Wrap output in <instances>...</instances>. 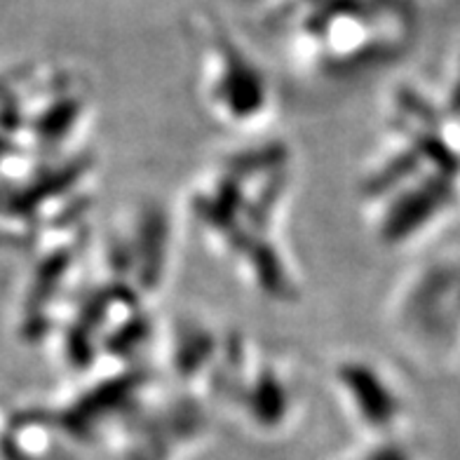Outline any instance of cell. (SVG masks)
I'll use <instances>...</instances> for the list:
<instances>
[{
	"instance_id": "277c9868",
	"label": "cell",
	"mask_w": 460,
	"mask_h": 460,
	"mask_svg": "<svg viewBox=\"0 0 460 460\" xmlns=\"http://www.w3.org/2000/svg\"><path fill=\"white\" fill-rule=\"evenodd\" d=\"M207 397L228 406L256 432H282L303 406L294 364L240 333L228 336Z\"/></svg>"
},
{
	"instance_id": "6da1fadb",
	"label": "cell",
	"mask_w": 460,
	"mask_h": 460,
	"mask_svg": "<svg viewBox=\"0 0 460 460\" xmlns=\"http://www.w3.org/2000/svg\"><path fill=\"white\" fill-rule=\"evenodd\" d=\"M294 151L278 137H254L195 176L183 214L195 235L244 289L291 305L301 298V270L289 249Z\"/></svg>"
},
{
	"instance_id": "7a4b0ae2",
	"label": "cell",
	"mask_w": 460,
	"mask_h": 460,
	"mask_svg": "<svg viewBox=\"0 0 460 460\" xmlns=\"http://www.w3.org/2000/svg\"><path fill=\"white\" fill-rule=\"evenodd\" d=\"M266 26L296 75L350 83L404 55L416 36V10L411 0H291Z\"/></svg>"
},
{
	"instance_id": "5b68a950",
	"label": "cell",
	"mask_w": 460,
	"mask_h": 460,
	"mask_svg": "<svg viewBox=\"0 0 460 460\" xmlns=\"http://www.w3.org/2000/svg\"><path fill=\"white\" fill-rule=\"evenodd\" d=\"M174 218L160 202L115 214L97 243L103 278L134 289L146 301L164 289L174 263Z\"/></svg>"
},
{
	"instance_id": "52a82bcc",
	"label": "cell",
	"mask_w": 460,
	"mask_h": 460,
	"mask_svg": "<svg viewBox=\"0 0 460 460\" xmlns=\"http://www.w3.org/2000/svg\"><path fill=\"white\" fill-rule=\"evenodd\" d=\"M244 7H252V10H256V13L263 14V19L270 17V14H275L278 10H282L285 5H289L291 0H240Z\"/></svg>"
},
{
	"instance_id": "3957f363",
	"label": "cell",
	"mask_w": 460,
	"mask_h": 460,
	"mask_svg": "<svg viewBox=\"0 0 460 460\" xmlns=\"http://www.w3.org/2000/svg\"><path fill=\"white\" fill-rule=\"evenodd\" d=\"M188 38L195 52V85L217 125L243 139L263 137L278 115L273 78L217 14H193Z\"/></svg>"
},
{
	"instance_id": "8992f818",
	"label": "cell",
	"mask_w": 460,
	"mask_h": 460,
	"mask_svg": "<svg viewBox=\"0 0 460 460\" xmlns=\"http://www.w3.org/2000/svg\"><path fill=\"white\" fill-rule=\"evenodd\" d=\"M333 397L352 423L371 435H385L402 423L406 394L388 364L367 352H348L329 374Z\"/></svg>"
}]
</instances>
